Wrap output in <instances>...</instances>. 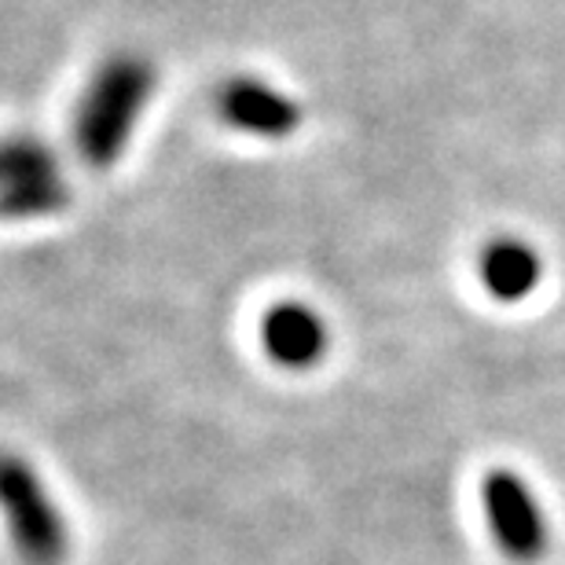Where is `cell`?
<instances>
[{
  "label": "cell",
  "mask_w": 565,
  "mask_h": 565,
  "mask_svg": "<svg viewBox=\"0 0 565 565\" xmlns=\"http://www.w3.org/2000/svg\"><path fill=\"white\" fill-rule=\"evenodd\" d=\"M217 110L232 129L257 140H287L301 129V104L262 77H232L221 85Z\"/></svg>",
  "instance_id": "5b68a950"
},
{
  "label": "cell",
  "mask_w": 565,
  "mask_h": 565,
  "mask_svg": "<svg viewBox=\"0 0 565 565\" xmlns=\"http://www.w3.org/2000/svg\"><path fill=\"white\" fill-rule=\"evenodd\" d=\"M331 331L323 316L301 301H279L262 316V349L287 371H309L327 356Z\"/></svg>",
  "instance_id": "8992f818"
},
{
  "label": "cell",
  "mask_w": 565,
  "mask_h": 565,
  "mask_svg": "<svg viewBox=\"0 0 565 565\" xmlns=\"http://www.w3.org/2000/svg\"><path fill=\"white\" fill-rule=\"evenodd\" d=\"M0 503H4L8 529L22 558L33 565H60L66 558V547H71L66 518L52 503L49 489L30 462H22L19 456H8L0 467Z\"/></svg>",
  "instance_id": "7a4b0ae2"
},
{
  "label": "cell",
  "mask_w": 565,
  "mask_h": 565,
  "mask_svg": "<svg viewBox=\"0 0 565 565\" xmlns=\"http://www.w3.org/2000/svg\"><path fill=\"white\" fill-rule=\"evenodd\" d=\"M71 202V184L49 143L33 137L8 140L0 158V206L8 217H49Z\"/></svg>",
  "instance_id": "277c9868"
},
{
  "label": "cell",
  "mask_w": 565,
  "mask_h": 565,
  "mask_svg": "<svg viewBox=\"0 0 565 565\" xmlns=\"http://www.w3.org/2000/svg\"><path fill=\"white\" fill-rule=\"evenodd\" d=\"M478 276L481 287L489 290V298L514 305L525 301L540 287V279H544V257L536 254V246L514 239V235H503V239H492L481 250Z\"/></svg>",
  "instance_id": "52a82bcc"
},
{
  "label": "cell",
  "mask_w": 565,
  "mask_h": 565,
  "mask_svg": "<svg viewBox=\"0 0 565 565\" xmlns=\"http://www.w3.org/2000/svg\"><path fill=\"white\" fill-rule=\"evenodd\" d=\"M154 85V63L137 52L110 55L93 74L74 110V147L88 169H110L126 154Z\"/></svg>",
  "instance_id": "6da1fadb"
},
{
  "label": "cell",
  "mask_w": 565,
  "mask_h": 565,
  "mask_svg": "<svg viewBox=\"0 0 565 565\" xmlns=\"http://www.w3.org/2000/svg\"><path fill=\"white\" fill-rule=\"evenodd\" d=\"M481 511L495 547L518 565H533L547 555L551 533L536 492L518 470L495 467L481 481Z\"/></svg>",
  "instance_id": "3957f363"
}]
</instances>
